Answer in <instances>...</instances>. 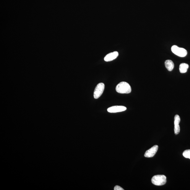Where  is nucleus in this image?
Listing matches in <instances>:
<instances>
[{"mask_svg":"<svg viewBox=\"0 0 190 190\" xmlns=\"http://www.w3.org/2000/svg\"><path fill=\"white\" fill-rule=\"evenodd\" d=\"M116 91L121 94H129L131 92L130 86L126 82H122L117 86Z\"/></svg>","mask_w":190,"mask_h":190,"instance_id":"nucleus-1","label":"nucleus"},{"mask_svg":"<svg viewBox=\"0 0 190 190\" xmlns=\"http://www.w3.org/2000/svg\"><path fill=\"white\" fill-rule=\"evenodd\" d=\"M166 177L164 175L153 176L152 179V183L156 186H160L165 184L166 182Z\"/></svg>","mask_w":190,"mask_h":190,"instance_id":"nucleus-2","label":"nucleus"},{"mask_svg":"<svg viewBox=\"0 0 190 190\" xmlns=\"http://www.w3.org/2000/svg\"><path fill=\"white\" fill-rule=\"evenodd\" d=\"M171 50L173 53L179 57H185L187 54V51L185 49L179 47L178 46L176 45L172 46Z\"/></svg>","mask_w":190,"mask_h":190,"instance_id":"nucleus-3","label":"nucleus"},{"mask_svg":"<svg viewBox=\"0 0 190 190\" xmlns=\"http://www.w3.org/2000/svg\"><path fill=\"white\" fill-rule=\"evenodd\" d=\"M104 88L105 85L104 83H99L95 88L94 92V97L95 99L99 98L102 95Z\"/></svg>","mask_w":190,"mask_h":190,"instance_id":"nucleus-4","label":"nucleus"},{"mask_svg":"<svg viewBox=\"0 0 190 190\" xmlns=\"http://www.w3.org/2000/svg\"><path fill=\"white\" fill-rule=\"evenodd\" d=\"M158 146L155 145L145 152L144 157H152L155 156L158 149Z\"/></svg>","mask_w":190,"mask_h":190,"instance_id":"nucleus-5","label":"nucleus"},{"mask_svg":"<svg viewBox=\"0 0 190 190\" xmlns=\"http://www.w3.org/2000/svg\"><path fill=\"white\" fill-rule=\"evenodd\" d=\"M126 108L124 106H115L108 108L107 110L110 113H117L126 111Z\"/></svg>","mask_w":190,"mask_h":190,"instance_id":"nucleus-6","label":"nucleus"},{"mask_svg":"<svg viewBox=\"0 0 190 190\" xmlns=\"http://www.w3.org/2000/svg\"><path fill=\"white\" fill-rule=\"evenodd\" d=\"M180 118L179 116L176 114L174 117V132L175 135H178L180 132V126H179V123L180 122Z\"/></svg>","mask_w":190,"mask_h":190,"instance_id":"nucleus-7","label":"nucleus"},{"mask_svg":"<svg viewBox=\"0 0 190 190\" xmlns=\"http://www.w3.org/2000/svg\"><path fill=\"white\" fill-rule=\"evenodd\" d=\"M118 53L117 51L109 53L106 55L104 58V60L106 62L110 61L117 58L118 56Z\"/></svg>","mask_w":190,"mask_h":190,"instance_id":"nucleus-8","label":"nucleus"},{"mask_svg":"<svg viewBox=\"0 0 190 190\" xmlns=\"http://www.w3.org/2000/svg\"><path fill=\"white\" fill-rule=\"evenodd\" d=\"M165 65L166 68L168 71H171L173 69L174 64L172 61L171 60H167L165 62Z\"/></svg>","mask_w":190,"mask_h":190,"instance_id":"nucleus-9","label":"nucleus"},{"mask_svg":"<svg viewBox=\"0 0 190 190\" xmlns=\"http://www.w3.org/2000/svg\"><path fill=\"white\" fill-rule=\"evenodd\" d=\"M189 68L188 64L186 63H182L179 66V71L181 73H186Z\"/></svg>","mask_w":190,"mask_h":190,"instance_id":"nucleus-10","label":"nucleus"},{"mask_svg":"<svg viewBox=\"0 0 190 190\" xmlns=\"http://www.w3.org/2000/svg\"><path fill=\"white\" fill-rule=\"evenodd\" d=\"M183 155L184 157L190 159V149L185 150L183 152Z\"/></svg>","mask_w":190,"mask_h":190,"instance_id":"nucleus-11","label":"nucleus"},{"mask_svg":"<svg viewBox=\"0 0 190 190\" xmlns=\"http://www.w3.org/2000/svg\"><path fill=\"white\" fill-rule=\"evenodd\" d=\"M114 190H124V189L121 187L119 186H116L114 187Z\"/></svg>","mask_w":190,"mask_h":190,"instance_id":"nucleus-12","label":"nucleus"}]
</instances>
